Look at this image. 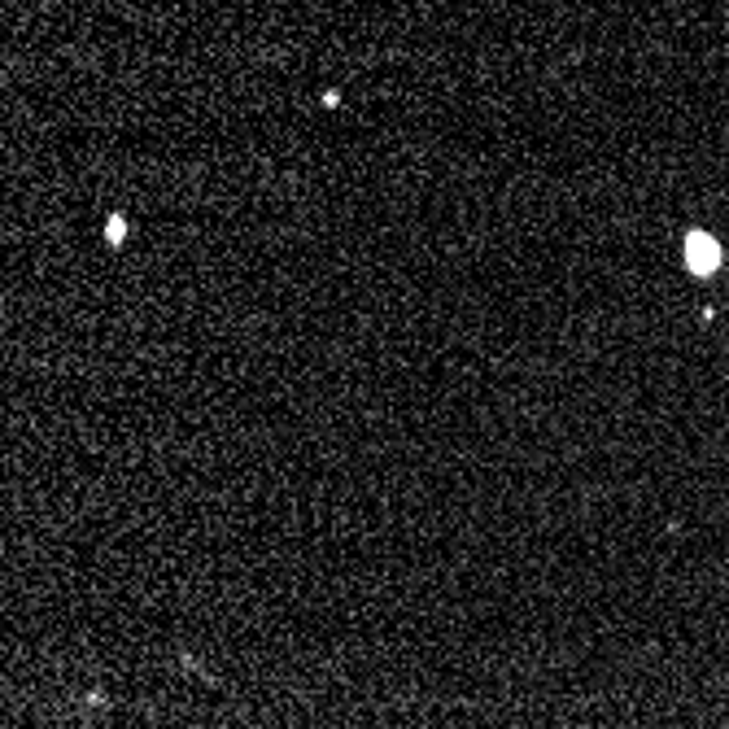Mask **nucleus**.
I'll return each mask as SVG.
<instances>
[{
    "label": "nucleus",
    "mask_w": 729,
    "mask_h": 729,
    "mask_svg": "<svg viewBox=\"0 0 729 729\" xmlns=\"http://www.w3.org/2000/svg\"><path fill=\"white\" fill-rule=\"evenodd\" d=\"M716 262H721V245H716L708 232H690L686 236V267L695 271V276H712Z\"/></svg>",
    "instance_id": "nucleus-1"
}]
</instances>
